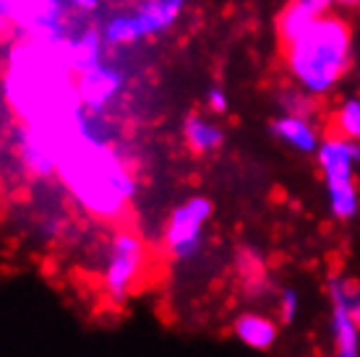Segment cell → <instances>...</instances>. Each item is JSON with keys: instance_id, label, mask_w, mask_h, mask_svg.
Masks as SVG:
<instances>
[{"instance_id": "cell-4", "label": "cell", "mask_w": 360, "mask_h": 357, "mask_svg": "<svg viewBox=\"0 0 360 357\" xmlns=\"http://www.w3.org/2000/svg\"><path fill=\"white\" fill-rule=\"evenodd\" d=\"M188 0H141L136 8L117 11L102 24V39L108 47L136 45L139 39H152L178 21Z\"/></svg>"}, {"instance_id": "cell-12", "label": "cell", "mask_w": 360, "mask_h": 357, "mask_svg": "<svg viewBox=\"0 0 360 357\" xmlns=\"http://www.w3.org/2000/svg\"><path fill=\"white\" fill-rule=\"evenodd\" d=\"M233 334L240 339V344H245L248 349L266 352V349H271L274 342H277L279 326L269 316H262V313H243V316L235 318Z\"/></svg>"}, {"instance_id": "cell-11", "label": "cell", "mask_w": 360, "mask_h": 357, "mask_svg": "<svg viewBox=\"0 0 360 357\" xmlns=\"http://www.w3.org/2000/svg\"><path fill=\"white\" fill-rule=\"evenodd\" d=\"M271 134H274V138H277L279 143H285L292 152H300V154H316L319 143H321V136L316 131L314 120L306 115L282 112V115L271 123Z\"/></svg>"}, {"instance_id": "cell-14", "label": "cell", "mask_w": 360, "mask_h": 357, "mask_svg": "<svg viewBox=\"0 0 360 357\" xmlns=\"http://www.w3.org/2000/svg\"><path fill=\"white\" fill-rule=\"evenodd\" d=\"M316 18H321V16H316L314 11L306 8L300 0H292V3H288V8L282 11V13H279V18H277L279 42H282V45L295 42L297 37L303 34V32L314 24Z\"/></svg>"}, {"instance_id": "cell-16", "label": "cell", "mask_w": 360, "mask_h": 357, "mask_svg": "<svg viewBox=\"0 0 360 357\" xmlns=\"http://www.w3.org/2000/svg\"><path fill=\"white\" fill-rule=\"evenodd\" d=\"M334 128L337 136H345L350 141H360V99H345L337 115H334Z\"/></svg>"}, {"instance_id": "cell-7", "label": "cell", "mask_w": 360, "mask_h": 357, "mask_svg": "<svg viewBox=\"0 0 360 357\" xmlns=\"http://www.w3.org/2000/svg\"><path fill=\"white\" fill-rule=\"evenodd\" d=\"M358 295H360V287L352 279L334 277L329 282L334 357H360V329L350 313L352 300Z\"/></svg>"}, {"instance_id": "cell-8", "label": "cell", "mask_w": 360, "mask_h": 357, "mask_svg": "<svg viewBox=\"0 0 360 357\" xmlns=\"http://www.w3.org/2000/svg\"><path fill=\"white\" fill-rule=\"evenodd\" d=\"M123 89H126V76L105 60L76 73V91H79L84 110H89V112L102 115L123 94Z\"/></svg>"}, {"instance_id": "cell-13", "label": "cell", "mask_w": 360, "mask_h": 357, "mask_svg": "<svg viewBox=\"0 0 360 357\" xmlns=\"http://www.w3.org/2000/svg\"><path fill=\"white\" fill-rule=\"evenodd\" d=\"M183 136H186V143L191 146V152H196V154L217 152V149L225 143V131H222L214 120H209V117H204V115L186 117Z\"/></svg>"}, {"instance_id": "cell-17", "label": "cell", "mask_w": 360, "mask_h": 357, "mask_svg": "<svg viewBox=\"0 0 360 357\" xmlns=\"http://www.w3.org/2000/svg\"><path fill=\"white\" fill-rule=\"evenodd\" d=\"M279 105H282V110L285 112H290V115H306L311 117L314 115V94H308L306 89H300V86H292V89H285L282 94H279Z\"/></svg>"}, {"instance_id": "cell-18", "label": "cell", "mask_w": 360, "mask_h": 357, "mask_svg": "<svg viewBox=\"0 0 360 357\" xmlns=\"http://www.w3.org/2000/svg\"><path fill=\"white\" fill-rule=\"evenodd\" d=\"M297 311H300V295L297 290L288 287L282 297H279V313H282V323H292L297 318Z\"/></svg>"}, {"instance_id": "cell-21", "label": "cell", "mask_w": 360, "mask_h": 357, "mask_svg": "<svg viewBox=\"0 0 360 357\" xmlns=\"http://www.w3.org/2000/svg\"><path fill=\"white\" fill-rule=\"evenodd\" d=\"M306 8H311L316 13V16H324L326 11H329V6L332 3H337V0H300Z\"/></svg>"}, {"instance_id": "cell-3", "label": "cell", "mask_w": 360, "mask_h": 357, "mask_svg": "<svg viewBox=\"0 0 360 357\" xmlns=\"http://www.w3.org/2000/svg\"><path fill=\"white\" fill-rule=\"evenodd\" d=\"M352 34L340 16H321L285 45V63L300 89L324 97L350 68Z\"/></svg>"}, {"instance_id": "cell-24", "label": "cell", "mask_w": 360, "mask_h": 357, "mask_svg": "<svg viewBox=\"0 0 360 357\" xmlns=\"http://www.w3.org/2000/svg\"><path fill=\"white\" fill-rule=\"evenodd\" d=\"M337 3H342V6H355V8H360V0H337Z\"/></svg>"}, {"instance_id": "cell-23", "label": "cell", "mask_w": 360, "mask_h": 357, "mask_svg": "<svg viewBox=\"0 0 360 357\" xmlns=\"http://www.w3.org/2000/svg\"><path fill=\"white\" fill-rule=\"evenodd\" d=\"M350 313H352V318H355V323H358V329H360V295L355 297V300H352Z\"/></svg>"}, {"instance_id": "cell-1", "label": "cell", "mask_w": 360, "mask_h": 357, "mask_svg": "<svg viewBox=\"0 0 360 357\" xmlns=\"http://www.w3.org/2000/svg\"><path fill=\"white\" fill-rule=\"evenodd\" d=\"M58 175L71 196L99 219H115L131 204L136 183L117 152L99 112L84 110L71 143L58 162Z\"/></svg>"}, {"instance_id": "cell-5", "label": "cell", "mask_w": 360, "mask_h": 357, "mask_svg": "<svg viewBox=\"0 0 360 357\" xmlns=\"http://www.w3.org/2000/svg\"><path fill=\"white\" fill-rule=\"evenodd\" d=\"M214 206L207 196H191L167 219L165 242L175 261H193L204 248V227L212 219Z\"/></svg>"}, {"instance_id": "cell-20", "label": "cell", "mask_w": 360, "mask_h": 357, "mask_svg": "<svg viewBox=\"0 0 360 357\" xmlns=\"http://www.w3.org/2000/svg\"><path fill=\"white\" fill-rule=\"evenodd\" d=\"M99 6H102V0H65V8L71 11V13H97Z\"/></svg>"}, {"instance_id": "cell-9", "label": "cell", "mask_w": 360, "mask_h": 357, "mask_svg": "<svg viewBox=\"0 0 360 357\" xmlns=\"http://www.w3.org/2000/svg\"><path fill=\"white\" fill-rule=\"evenodd\" d=\"M316 160L321 167L326 188L355 183V164L360 162V143L345 136H329L319 143Z\"/></svg>"}, {"instance_id": "cell-19", "label": "cell", "mask_w": 360, "mask_h": 357, "mask_svg": "<svg viewBox=\"0 0 360 357\" xmlns=\"http://www.w3.org/2000/svg\"><path fill=\"white\" fill-rule=\"evenodd\" d=\"M207 105L212 112H217V115H222V112H227V91L219 89V86H214V89L207 91Z\"/></svg>"}, {"instance_id": "cell-15", "label": "cell", "mask_w": 360, "mask_h": 357, "mask_svg": "<svg viewBox=\"0 0 360 357\" xmlns=\"http://www.w3.org/2000/svg\"><path fill=\"white\" fill-rule=\"evenodd\" d=\"M326 196H329V212H332V216H337V219L347 222V219H352V216L358 214L360 196H358V188H355V183L326 188Z\"/></svg>"}, {"instance_id": "cell-22", "label": "cell", "mask_w": 360, "mask_h": 357, "mask_svg": "<svg viewBox=\"0 0 360 357\" xmlns=\"http://www.w3.org/2000/svg\"><path fill=\"white\" fill-rule=\"evenodd\" d=\"M11 27V21H8V11H6V3L0 0V34L6 32V29Z\"/></svg>"}, {"instance_id": "cell-6", "label": "cell", "mask_w": 360, "mask_h": 357, "mask_svg": "<svg viewBox=\"0 0 360 357\" xmlns=\"http://www.w3.org/2000/svg\"><path fill=\"white\" fill-rule=\"evenodd\" d=\"M144 266V245L134 233H117L110 242L108 268H105V292L115 303H123L139 282Z\"/></svg>"}, {"instance_id": "cell-10", "label": "cell", "mask_w": 360, "mask_h": 357, "mask_svg": "<svg viewBox=\"0 0 360 357\" xmlns=\"http://www.w3.org/2000/svg\"><path fill=\"white\" fill-rule=\"evenodd\" d=\"M105 39L102 32L94 27L84 29H68L65 39L60 42V50L65 55V63L71 65L73 73H82L91 65L105 60Z\"/></svg>"}, {"instance_id": "cell-2", "label": "cell", "mask_w": 360, "mask_h": 357, "mask_svg": "<svg viewBox=\"0 0 360 357\" xmlns=\"http://www.w3.org/2000/svg\"><path fill=\"white\" fill-rule=\"evenodd\" d=\"M3 91L24 125L68 120L84 108L63 50L47 42L18 39L11 47Z\"/></svg>"}]
</instances>
